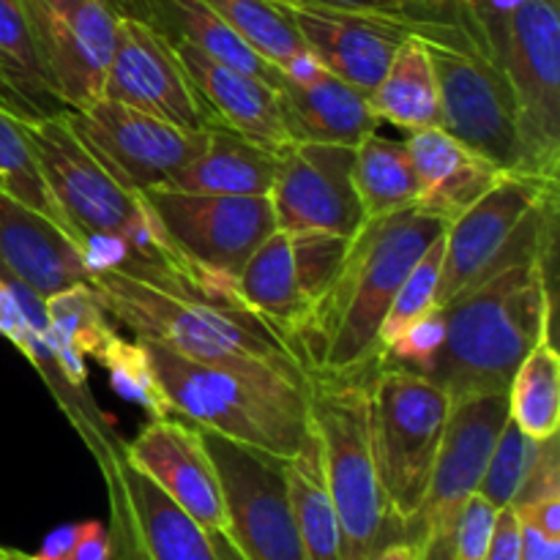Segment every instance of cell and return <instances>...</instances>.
I'll list each match as a JSON object with an SVG mask.
<instances>
[{"instance_id":"27","label":"cell","mask_w":560,"mask_h":560,"mask_svg":"<svg viewBox=\"0 0 560 560\" xmlns=\"http://www.w3.org/2000/svg\"><path fill=\"white\" fill-rule=\"evenodd\" d=\"M370 104L381 124L388 120L405 135L441 126V93L430 42L413 33L402 38L386 74L372 88Z\"/></svg>"},{"instance_id":"11","label":"cell","mask_w":560,"mask_h":560,"mask_svg":"<svg viewBox=\"0 0 560 560\" xmlns=\"http://www.w3.org/2000/svg\"><path fill=\"white\" fill-rule=\"evenodd\" d=\"M348 246L342 235L277 228L246 260L235 299L290 342L331 288Z\"/></svg>"},{"instance_id":"12","label":"cell","mask_w":560,"mask_h":560,"mask_svg":"<svg viewBox=\"0 0 560 560\" xmlns=\"http://www.w3.org/2000/svg\"><path fill=\"white\" fill-rule=\"evenodd\" d=\"M430 55L441 93V129L503 173H520L517 98L501 66L490 52H459L443 44H430Z\"/></svg>"},{"instance_id":"41","label":"cell","mask_w":560,"mask_h":560,"mask_svg":"<svg viewBox=\"0 0 560 560\" xmlns=\"http://www.w3.org/2000/svg\"><path fill=\"white\" fill-rule=\"evenodd\" d=\"M109 498V539H113V560H148L145 550H142V541L137 536L135 525L126 517L124 506L115 495Z\"/></svg>"},{"instance_id":"47","label":"cell","mask_w":560,"mask_h":560,"mask_svg":"<svg viewBox=\"0 0 560 560\" xmlns=\"http://www.w3.org/2000/svg\"><path fill=\"white\" fill-rule=\"evenodd\" d=\"M118 16H131L151 25V0H109Z\"/></svg>"},{"instance_id":"44","label":"cell","mask_w":560,"mask_h":560,"mask_svg":"<svg viewBox=\"0 0 560 560\" xmlns=\"http://www.w3.org/2000/svg\"><path fill=\"white\" fill-rule=\"evenodd\" d=\"M523 547H520V560H560V539H550L534 528L530 523H523Z\"/></svg>"},{"instance_id":"24","label":"cell","mask_w":560,"mask_h":560,"mask_svg":"<svg viewBox=\"0 0 560 560\" xmlns=\"http://www.w3.org/2000/svg\"><path fill=\"white\" fill-rule=\"evenodd\" d=\"M405 142L419 178L416 208L443 219L446 224L468 211L506 175L498 164L459 142L441 126L413 131Z\"/></svg>"},{"instance_id":"22","label":"cell","mask_w":560,"mask_h":560,"mask_svg":"<svg viewBox=\"0 0 560 560\" xmlns=\"http://www.w3.org/2000/svg\"><path fill=\"white\" fill-rule=\"evenodd\" d=\"M0 273L20 279L42 299L91 282L80 246L42 213L0 189Z\"/></svg>"},{"instance_id":"8","label":"cell","mask_w":560,"mask_h":560,"mask_svg":"<svg viewBox=\"0 0 560 560\" xmlns=\"http://www.w3.org/2000/svg\"><path fill=\"white\" fill-rule=\"evenodd\" d=\"M558 180L506 173L468 211L443 230V268L438 304L479 284L506 262L556 244Z\"/></svg>"},{"instance_id":"28","label":"cell","mask_w":560,"mask_h":560,"mask_svg":"<svg viewBox=\"0 0 560 560\" xmlns=\"http://www.w3.org/2000/svg\"><path fill=\"white\" fill-rule=\"evenodd\" d=\"M293 3L386 22L416 33L424 42L443 44L459 52H487L485 38L476 31L474 16L463 0H293Z\"/></svg>"},{"instance_id":"46","label":"cell","mask_w":560,"mask_h":560,"mask_svg":"<svg viewBox=\"0 0 560 560\" xmlns=\"http://www.w3.org/2000/svg\"><path fill=\"white\" fill-rule=\"evenodd\" d=\"M372 560H421V552L413 539H397L383 547Z\"/></svg>"},{"instance_id":"2","label":"cell","mask_w":560,"mask_h":560,"mask_svg":"<svg viewBox=\"0 0 560 560\" xmlns=\"http://www.w3.org/2000/svg\"><path fill=\"white\" fill-rule=\"evenodd\" d=\"M550 249L517 257L446 304V342L427 377L452 402L506 392L525 355L550 339Z\"/></svg>"},{"instance_id":"29","label":"cell","mask_w":560,"mask_h":560,"mask_svg":"<svg viewBox=\"0 0 560 560\" xmlns=\"http://www.w3.org/2000/svg\"><path fill=\"white\" fill-rule=\"evenodd\" d=\"M151 25L170 42L191 44L230 69L260 77L271 85L277 82V66L252 49L206 0H151Z\"/></svg>"},{"instance_id":"5","label":"cell","mask_w":560,"mask_h":560,"mask_svg":"<svg viewBox=\"0 0 560 560\" xmlns=\"http://www.w3.org/2000/svg\"><path fill=\"white\" fill-rule=\"evenodd\" d=\"M312 375V430L328 495L342 530V560H372L405 539L392 520L377 481L366 430V381L355 375Z\"/></svg>"},{"instance_id":"16","label":"cell","mask_w":560,"mask_h":560,"mask_svg":"<svg viewBox=\"0 0 560 560\" xmlns=\"http://www.w3.org/2000/svg\"><path fill=\"white\" fill-rule=\"evenodd\" d=\"M102 98L129 104L180 129H208L200 98L175 55L173 42L153 25L131 16L118 20V38Z\"/></svg>"},{"instance_id":"21","label":"cell","mask_w":560,"mask_h":560,"mask_svg":"<svg viewBox=\"0 0 560 560\" xmlns=\"http://www.w3.org/2000/svg\"><path fill=\"white\" fill-rule=\"evenodd\" d=\"M107 495H115L135 525L148 560H228L222 539L208 534L167 492L159 490L140 468L118 452L102 470Z\"/></svg>"},{"instance_id":"45","label":"cell","mask_w":560,"mask_h":560,"mask_svg":"<svg viewBox=\"0 0 560 560\" xmlns=\"http://www.w3.org/2000/svg\"><path fill=\"white\" fill-rule=\"evenodd\" d=\"M80 530H82V523H71V525H60V528H55L52 534L44 539L42 550L33 556V560H69L77 539H80Z\"/></svg>"},{"instance_id":"10","label":"cell","mask_w":560,"mask_h":560,"mask_svg":"<svg viewBox=\"0 0 560 560\" xmlns=\"http://www.w3.org/2000/svg\"><path fill=\"white\" fill-rule=\"evenodd\" d=\"M202 441L222 485L228 514L222 550L228 560H306L284 479V459L213 432H202Z\"/></svg>"},{"instance_id":"42","label":"cell","mask_w":560,"mask_h":560,"mask_svg":"<svg viewBox=\"0 0 560 560\" xmlns=\"http://www.w3.org/2000/svg\"><path fill=\"white\" fill-rule=\"evenodd\" d=\"M520 547H523V525L517 512L512 506L501 509L485 560H520Z\"/></svg>"},{"instance_id":"3","label":"cell","mask_w":560,"mask_h":560,"mask_svg":"<svg viewBox=\"0 0 560 560\" xmlns=\"http://www.w3.org/2000/svg\"><path fill=\"white\" fill-rule=\"evenodd\" d=\"M88 284L109 317L135 339L213 366L310 381L293 345L241 304L184 293L120 268H96Z\"/></svg>"},{"instance_id":"49","label":"cell","mask_w":560,"mask_h":560,"mask_svg":"<svg viewBox=\"0 0 560 560\" xmlns=\"http://www.w3.org/2000/svg\"><path fill=\"white\" fill-rule=\"evenodd\" d=\"M0 104H5V85H3V77H0Z\"/></svg>"},{"instance_id":"15","label":"cell","mask_w":560,"mask_h":560,"mask_svg":"<svg viewBox=\"0 0 560 560\" xmlns=\"http://www.w3.org/2000/svg\"><path fill=\"white\" fill-rule=\"evenodd\" d=\"M355 148L331 142H290L279 151L271 197L277 228L353 238L364 228L353 184Z\"/></svg>"},{"instance_id":"23","label":"cell","mask_w":560,"mask_h":560,"mask_svg":"<svg viewBox=\"0 0 560 560\" xmlns=\"http://www.w3.org/2000/svg\"><path fill=\"white\" fill-rule=\"evenodd\" d=\"M25 290L27 284H22L20 279L9 277V273H0V337L9 339L36 366V372L47 383L49 394L60 405L66 419L74 424V430L80 432L85 446L91 448L98 470H107L113 465V459L118 457L120 441L113 435L109 419L96 408L91 392H77V388H71L63 381L47 339L38 334V328L27 317L25 301H22L25 299Z\"/></svg>"},{"instance_id":"43","label":"cell","mask_w":560,"mask_h":560,"mask_svg":"<svg viewBox=\"0 0 560 560\" xmlns=\"http://www.w3.org/2000/svg\"><path fill=\"white\" fill-rule=\"evenodd\" d=\"M69 560H113V539H109L107 525L96 523V520L82 523L80 539H77Z\"/></svg>"},{"instance_id":"33","label":"cell","mask_w":560,"mask_h":560,"mask_svg":"<svg viewBox=\"0 0 560 560\" xmlns=\"http://www.w3.org/2000/svg\"><path fill=\"white\" fill-rule=\"evenodd\" d=\"M509 419L530 438L547 441L560 427V355L552 339L536 345L506 388Z\"/></svg>"},{"instance_id":"31","label":"cell","mask_w":560,"mask_h":560,"mask_svg":"<svg viewBox=\"0 0 560 560\" xmlns=\"http://www.w3.org/2000/svg\"><path fill=\"white\" fill-rule=\"evenodd\" d=\"M353 184L364 222H375V219L416 206L419 178H416L408 142L392 140L377 131L361 140L355 145Z\"/></svg>"},{"instance_id":"50","label":"cell","mask_w":560,"mask_h":560,"mask_svg":"<svg viewBox=\"0 0 560 560\" xmlns=\"http://www.w3.org/2000/svg\"><path fill=\"white\" fill-rule=\"evenodd\" d=\"M22 560H33V556H25V558H22Z\"/></svg>"},{"instance_id":"40","label":"cell","mask_w":560,"mask_h":560,"mask_svg":"<svg viewBox=\"0 0 560 560\" xmlns=\"http://www.w3.org/2000/svg\"><path fill=\"white\" fill-rule=\"evenodd\" d=\"M498 514H501V509H495L487 498L476 492L459 512L452 541V560H485L492 534H495Z\"/></svg>"},{"instance_id":"35","label":"cell","mask_w":560,"mask_h":560,"mask_svg":"<svg viewBox=\"0 0 560 560\" xmlns=\"http://www.w3.org/2000/svg\"><path fill=\"white\" fill-rule=\"evenodd\" d=\"M0 189L14 197V200H20L22 206L31 208V211L42 213L44 219H49L55 228H60L71 238L52 195L44 184L42 170H38L36 156H33L25 129H22V118L5 109L3 104H0Z\"/></svg>"},{"instance_id":"1","label":"cell","mask_w":560,"mask_h":560,"mask_svg":"<svg viewBox=\"0 0 560 560\" xmlns=\"http://www.w3.org/2000/svg\"><path fill=\"white\" fill-rule=\"evenodd\" d=\"M443 230V219L416 206L364 222L350 238L331 288L290 339L306 370L355 375L381 364L383 317L402 279Z\"/></svg>"},{"instance_id":"38","label":"cell","mask_w":560,"mask_h":560,"mask_svg":"<svg viewBox=\"0 0 560 560\" xmlns=\"http://www.w3.org/2000/svg\"><path fill=\"white\" fill-rule=\"evenodd\" d=\"M536 441H530L512 419H506L501 435H498L495 448L487 459L485 476H481L479 495L487 498L495 509L512 506L523 487L525 474H528L530 454H534Z\"/></svg>"},{"instance_id":"26","label":"cell","mask_w":560,"mask_h":560,"mask_svg":"<svg viewBox=\"0 0 560 560\" xmlns=\"http://www.w3.org/2000/svg\"><path fill=\"white\" fill-rule=\"evenodd\" d=\"M47 310V345L63 381L77 392H88L85 359H98L104 345L118 334L115 320L98 301L91 284H71L44 299Z\"/></svg>"},{"instance_id":"9","label":"cell","mask_w":560,"mask_h":560,"mask_svg":"<svg viewBox=\"0 0 560 560\" xmlns=\"http://www.w3.org/2000/svg\"><path fill=\"white\" fill-rule=\"evenodd\" d=\"M487 52L517 98L523 167L560 175V0H517L506 14L479 25Z\"/></svg>"},{"instance_id":"48","label":"cell","mask_w":560,"mask_h":560,"mask_svg":"<svg viewBox=\"0 0 560 560\" xmlns=\"http://www.w3.org/2000/svg\"><path fill=\"white\" fill-rule=\"evenodd\" d=\"M22 558H25V552L5 550V547H0V560H22Z\"/></svg>"},{"instance_id":"20","label":"cell","mask_w":560,"mask_h":560,"mask_svg":"<svg viewBox=\"0 0 560 560\" xmlns=\"http://www.w3.org/2000/svg\"><path fill=\"white\" fill-rule=\"evenodd\" d=\"M173 49L200 98L208 129L222 126L246 140L277 148V151L290 145V137L282 124V109H279V93L271 82L230 69V66L208 58L191 44L173 42Z\"/></svg>"},{"instance_id":"39","label":"cell","mask_w":560,"mask_h":560,"mask_svg":"<svg viewBox=\"0 0 560 560\" xmlns=\"http://www.w3.org/2000/svg\"><path fill=\"white\" fill-rule=\"evenodd\" d=\"M443 342H446V310L443 306H432L430 312L416 317L399 334L397 342L386 350L383 361H392V364L408 366V370L427 375L432 370V364H435Z\"/></svg>"},{"instance_id":"32","label":"cell","mask_w":560,"mask_h":560,"mask_svg":"<svg viewBox=\"0 0 560 560\" xmlns=\"http://www.w3.org/2000/svg\"><path fill=\"white\" fill-rule=\"evenodd\" d=\"M284 479L306 560H342V530L328 495L317 441L293 459H284Z\"/></svg>"},{"instance_id":"7","label":"cell","mask_w":560,"mask_h":560,"mask_svg":"<svg viewBox=\"0 0 560 560\" xmlns=\"http://www.w3.org/2000/svg\"><path fill=\"white\" fill-rule=\"evenodd\" d=\"M142 197L191 290L238 304L235 282L246 260L277 230L271 197L175 189H153Z\"/></svg>"},{"instance_id":"6","label":"cell","mask_w":560,"mask_h":560,"mask_svg":"<svg viewBox=\"0 0 560 560\" xmlns=\"http://www.w3.org/2000/svg\"><path fill=\"white\" fill-rule=\"evenodd\" d=\"M452 399L432 377L381 361L366 381V430L392 520L410 539L430 490Z\"/></svg>"},{"instance_id":"4","label":"cell","mask_w":560,"mask_h":560,"mask_svg":"<svg viewBox=\"0 0 560 560\" xmlns=\"http://www.w3.org/2000/svg\"><path fill=\"white\" fill-rule=\"evenodd\" d=\"M142 345L173 413L184 416L197 430L279 459H293L315 441L312 375L310 381H290L271 372L228 370L173 353L164 345Z\"/></svg>"},{"instance_id":"36","label":"cell","mask_w":560,"mask_h":560,"mask_svg":"<svg viewBox=\"0 0 560 560\" xmlns=\"http://www.w3.org/2000/svg\"><path fill=\"white\" fill-rule=\"evenodd\" d=\"M109 375V386L118 397L129 399V402L140 405L151 413V419H164L173 413L164 394L162 383H159L156 370L151 364L148 348L140 339H124L115 334L107 345L102 348L98 359Z\"/></svg>"},{"instance_id":"18","label":"cell","mask_w":560,"mask_h":560,"mask_svg":"<svg viewBox=\"0 0 560 560\" xmlns=\"http://www.w3.org/2000/svg\"><path fill=\"white\" fill-rule=\"evenodd\" d=\"M273 88L279 93V109L290 142L355 148L381 126L370 93L323 69L310 52L279 71Z\"/></svg>"},{"instance_id":"37","label":"cell","mask_w":560,"mask_h":560,"mask_svg":"<svg viewBox=\"0 0 560 560\" xmlns=\"http://www.w3.org/2000/svg\"><path fill=\"white\" fill-rule=\"evenodd\" d=\"M441 268H443V233L427 246L424 255L416 260V266L410 268L408 277L399 284L397 295H394L392 306H388L386 317H383L381 334H377V350H381V361L386 355V350L397 342L399 334L421 317L424 312H430L438 304V290H441Z\"/></svg>"},{"instance_id":"14","label":"cell","mask_w":560,"mask_h":560,"mask_svg":"<svg viewBox=\"0 0 560 560\" xmlns=\"http://www.w3.org/2000/svg\"><path fill=\"white\" fill-rule=\"evenodd\" d=\"M20 3L60 107L80 109L102 98L120 20L109 0Z\"/></svg>"},{"instance_id":"25","label":"cell","mask_w":560,"mask_h":560,"mask_svg":"<svg viewBox=\"0 0 560 560\" xmlns=\"http://www.w3.org/2000/svg\"><path fill=\"white\" fill-rule=\"evenodd\" d=\"M277 167V148H266L222 126H211L206 148L186 162L164 189L191 195H268Z\"/></svg>"},{"instance_id":"34","label":"cell","mask_w":560,"mask_h":560,"mask_svg":"<svg viewBox=\"0 0 560 560\" xmlns=\"http://www.w3.org/2000/svg\"><path fill=\"white\" fill-rule=\"evenodd\" d=\"M252 49L279 71L306 52L299 31L273 0H206Z\"/></svg>"},{"instance_id":"17","label":"cell","mask_w":560,"mask_h":560,"mask_svg":"<svg viewBox=\"0 0 560 560\" xmlns=\"http://www.w3.org/2000/svg\"><path fill=\"white\" fill-rule=\"evenodd\" d=\"M120 452L208 534L228 539V514L217 465L195 424H184L170 416L151 419L135 441L120 443Z\"/></svg>"},{"instance_id":"13","label":"cell","mask_w":560,"mask_h":560,"mask_svg":"<svg viewBox=\"0 0 560 560\" xmlns=\"http://www.w3.org/2000/svg\"><path fill=\"white\" fill-rule=\"evenodd\" d=\"M69 124L88 151L131 191L164 189L186 162L208 142V129L191 131L129 104L96 98L80 109H66Z\"/></svg>"},{"instance_id":"19","label":"cell","mask_w":560,"mask_h":560,"mask_svg":"<svg viewBox=\"0 0 560 560\" xmlns=\"http://www.w3.org/2000/svg\"><path fill=\"white\" fill-rule=\"evenodd\" d=\"M273 3L299 31L306 52L323 69L342 77L345 82L364 93H372V88L386 74L402 38L410 36L402 27L366 20V16L315 9V5H301L293 0H273Z\"/></svg>"},{"instance_id":"30","label":"cell","mask_w":560,"mask_h":560,"mask_svg":"<svg viewBox=\"0 0 560 560\" xmlns=\"http://www.w3.org/2000/svg\"><path fill=\"white\" fill-rule=\"evenodd\" d=\"M0 77L5 85L3 107L20 118H42L63 109L55 98L20 0H0Z\"/></svg>"}]
</instances>
